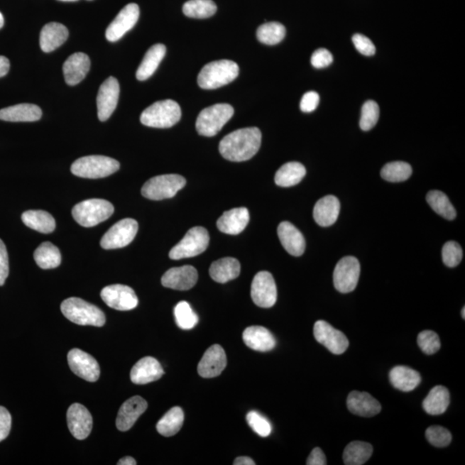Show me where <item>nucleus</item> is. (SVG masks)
Listing matches in <instances>:
<instances>
[{
	"label": "nucleus",
	"instance_id": "obj_50",
	"mask_svg": "<svg viewBox=\"0 0 465 465\" xmlns=\"http://www.w3.org/2000/svg\"><path fill=\"white\" fill-rule=\"evenodd\" d=\"M353 42L357 50L361 54L366 56L374 55L376 53V47L371 41L366 38V35L361 34H356L353 36Z\"/></svg>",
	"mask_w": 465,
	"mask_h": 465
},
{
	"label": "nucleus",
	"instance_id": "obj_52",
	"mask_svg": "<svg viewBox=\"0 0 465 465\" xmlns=\"http://www.w3.org/2000/svg\"><path fill=\"white\" fill-rule=\"evenodd\" d=\"M9 275V257L5 244L0 240V286L5 285Z\"/></svg>",
	"mask_w": 465,
	"mask_h": 465
},
{
	"label": "nucleus",
	"instance_id": "obj_51",
	"mask_svg": "<svg viewBox=\"0 0 465 465\" xmlns=\"http://www.w3.org/2000/svg\"><path fill=\"white\" fill-rule=\"evenodd\" d=\"M333 55L326 48H319L311 56V64L315 68L329 67L333 62Z\"/></svg>",
	"mask_w": 465,
	"mask_h": 465
},
{
	"label": "nucleus",
	"instance_id": "obj_45",
	"mask_svg": "<svg viewBox=\"0 0 465 465\" xmlns=\"http://www.w3.org/2000/svg\"><path fill=\"white\" fill-rule=\"evenodd\" d=\"M379 106L373 100L367 101L363 104L361 111V128L363 131H371L375 127L379 119Z\"/></svg>",
	"mask_w": 465,
	"mask_h": 465
},
{
	"label": "nucleus",
	"instance_id": "obj_49",
	"mask_svg": "<svg viewBox=\"0 0 465 465\" xmlns=\"http://www.w3.org/2000/svg\"><path fill=\"white\" fill-rule=\"evenodd\" d=\"M246 422L250 427L261 437H268L272 432V425L268 420L256 411H250L246 415Z\"/></svg>",
	"mask_w": 465,
	"mask_h": 465
},
{
	"label": "nucleus",
	"instance_id": "obj_43",
	"mask_svg": "<svg viewBox=\"0 0 465 465\" xmlns=\"http://www.w3.org/2000/svg\"><path fill=\"white\" fill-rule=\"evenodd\" d=\"M412 175V168L403 161H394L388 163L382 169L381 176L383 180L389 182H403L410 179Z\"/></svg>",
	"mask_w": 465,
	"mask_h": 465
},
{
	"label": "nucleus",
	"instance_id": "obj_60",
	"mask_svg": "<svg viewBox=\"0 0 465 465\" xmlns=\"http://www.w3.org/2000/svg\"><path fill=\"white\" fill-rule=\"evenodd\" d=\"M59 1H62V2H75V1H78V0H59Z\"/></svg>",
	"mask_w": 465,
	"mask_h": 465
},
{
	"label": "nucleus",
	"instance_id": "obj_42",
	"mask_svg": "<svg viewBox=\"0 0 465 465\" xmlns=\"http://www.w3.org/2000/svg\"><path fill=\"white\" fill-rule=\"evenodd\" d=\"M217 6L212 0H189L183 6L185 16L193 18H207L216 13Z\"/></svg>",
	"mask_w": 465,
	"mask_h": 465
},
{
	"label": "nucleus",
	"instance_id": "obj_38",
	"mask_svg": "<svg viewBox=\"0 0 465 465\" xmlns=\"http://www.w3.org/2000/svg\"><path fill=\"white\" fill-rule=\"evenodd\" d=\"M34 258L39 268L45 270L58 268L62 262L60 250L51 242L40 245L35 251Z\"/></svg>",
	"mask_w": 465,
	"mask_h": 465
},
{
	"label": "nucleus",
	"instance_id": "obj_14",
	"mask_svg": "<svg viewBox=\"0 0 465 465\" xmlns=\"http://www.w3.org/2000/svg\"><path fill=\"white\" fill-rule=\"evenodd\" d=\"M314 335L315 339L332 354H342L349 349V341L346 335L325 321L314 323Z\"/></svg>",
	"mask_w": 465,
	"mask_h": 465
},
{
	"label": "nucleus",
	"instance_id": "obj_34",
	"mask_svg": "<svg viewBox=\"0 0 465 465\" xmlns=\"http://www.w3.org/2000/svg\"><path fill=\"white\" fill-rule=\"evenodd\" d=\"M449 404L450 393L446 387L438 385L432 388L430 394L425 398L422 406L427 414L439 415L447 410Z\"/></svg>",
	"mask_w": 465,
	"mask_h": 465
},
{
	"label": "nucleus",
	"instance_id": "obj_37",
	"mask_svg": "<svg viewBox=\"0 0 465 465\" xmlns=\"http://www.w3.org/2000/svg\"><path fill=\"white\" fill-rule=\"evenodd\" d=\"M184 411L180 407H173L159 420L156 430L160 434L171 437L177 434L183 426Z\"/></svg>",
	"mask_w": 465,
	"mask_h": 465
},
{
	"label": "nucleus",
	"instance_id": "obj_4",
	"mask_svg": "<svg viewBox=\"0 0 465 465\" xmlns=\"http://www.w3.org/2000/svg\"><path fill=\"white\" fill-rule=\"evenodd\" d=\"M181 119L180 104L172 99L158 101L141 115V123L152 128H171Z\"/></svg>",
	"mask_w": 465,
	"mask_h": 465
},
{
	"label": "nucleus",
	"instance_id": "obj_41",
	"mask_svg": "<svg viewBox=\"0 0 465 465\" xmlns=\"http://www.w3.org/2000/svg\"><path fill=\"white\" fill-rule=\"evenodd\" d=\"M285 27L280 23L270 22L262 24L257 30L258 41L266 45H276L284 40Z\"/></svg>",
	"mask_w": 465,
	"mask_h": 465
},
{
	"label": "nucleus",
	"instance_id": "obj_39",
	"mask_svg": "<svg viewBox=\"0 0 465 465\" xmlns=\"http://www.w3.org/2000/svg\"><path fill=\"white\" fill-rule=\"evenodd\" d=\"M373 448L369 443L354 442L347 444L343 452L344 464L346 465H362L370 459Z\"/></svg>",
	"mask_w": 465,
	"mask_h": 465
},
{
	"label": "nucleus",
	"instance_id": "obj_7",
	"mask_svg": "<svg viewBox=\"0 0 465 465\" xmlns=\"http://www.w3.org/2000/svg\"><path fill=\"white\" fill-rule=\"evenodd\" d=\"M234 108L229 104L212 105L198 115L196 128L198 134L204 136H215L234 115Z\"/></svg>",
	"mask_w": 465,
	"mask_h": 465
},
{
	"label": "nucleus",
	"instance_id": "obj_36",
	"mask_svg": "<svg viewBox=\"0 0 465 465\" xmlns=\"http://www.w3.org/2000/svg\"><path fill=\"white\" fill-rule=\"evenodd\" d=\"M305 175V165L299 163H288L278 170L275 183L281 187H290L300 183Z\"/></svg>",
	"mask_w": 465,
	"mask_h": 465
},
{
	"label": "nucleus",
	"instance_id": "obj_56",
	"mask_svg": "<svg viewBox=\"0 0 465 465\" xmlns=\"http://www.w3.org/2000/svg\"><path fill=\"white\" fill-rule=\"evenodd\" d=\"M10 70V62L5 56H0V78L6 76Z\"/></svg>",
	"mask_w": 465,
	"mask_h": 465
},
{
	"label": "nucleus",
	"instance_id": "obj_20",
	"mask_svg": "<svg viewBox=\"0 0 465 465\" xmlns=\"http://www.w3.org/2000/svg\"><path fill=\"white\" fill-rule=\"evenodd\" d=\"M198 274L192 266L169 269L161 278V284L167 288L177 290H188L197 284Z\"/></svg>",
	"mask_w": 465,
	"mask_h": 465
},
{
	"label": "nucleus",
	"instance_id": "obj_22",
	"mask_svg": "<svg viewBox=\"0 0 465 465\" xmlns=\"http://www.w3.org/2000/svg\"><path fill=\"white\" fill-rule=\"evenodd\" d=\"M91 67V60L84 53H75L63 64L65 82L70 86H76L86 78Z\"/></svg>",
	"mask_w": 465,
	"mask_h": 465
},
{
	"label": "nucleus",
	"instance_id": "obj_46",
	"mask_svg": "<svg viewBox=\"0 0 465 465\" xmlns=\"http://www.w3.org/2000/svg\"><path fill=\"white\" fill-rule=\"evenodd\" d=\"M417 341L420 349L427 355L436 354L442 346L439 335L431 330H425L420 333Z\"/></svg>",
	"mask_w": 465,
	"mask_h": 465
},
{
	"label": "nucleus",
	"instance_id": "obj_17",
	"mask_svg": "<svg viewBox=\"0 0 465 465\" xmlns=\"http://www.w3.org/2000/svg\"><path fill=\"white\" fill-rule=\"evenodd\" d=\"M68 365L78 377L88 382H96L99 378V363L90 354L80 349H72L67 355Z\"/></svg>",
	"mask_w": 465,
	"mask_h": 465
},
{
	"label": "nucleus",
	"instance_id": "obj_61",
	"mask_svg": "<svg viewBox=\"0 0 465 465\" xmlns=\"http://www.w3.org/2000/svg\"><path fill=\"white\" fill-rule=\"evenodd\" d=\"M464 313H465V308H464H464H463V310H462V317H463L464 320V319H465V314H464Z\"/></svg>",
	"mask_w": 465,
	"mask_h": 465
},
{
	"label": "nucleus",
	"instance_id": "obj_5",
	"mask_svg": "<svg viewBox=\"0 0 465 465\" xmlns=\"http://www.w3.org/2000/svg\"><path fill=\"white\" fill-rule=\"evenodd\" d=\"M120 164L112 158L103 155H90L80 158L72 163V175L84 179H100L119 171Z\"/></svg>",
	"mask_w": 465,
	"mask_h": 465
},
{
	"label": "nucleus",
	"instance_id": "obj_27",
	"mask_svg": "<svg viewBox=\"0 0 465 465\" xmlns=\"http://www.w3.org/2000/svg\"><path fill=\"white\" fill-rule=\"evenodd\" d=\"M244 343L251 349L258 351H272L276 346V339L273 334L264 327L252 326L244 332Z\"/></svg>",
	"mask_w": 465,
	"mask_h": 465
},
{
	"label": "nucleus",
	"instance_id": "obj_31",
	"mask_svg": "<svg viewBox=\"0 0 465 465\" xmlns=\"http://www.w3.org/2000/svg\"><path fill=\"white\" fill-rule=\"evenodd\" d=\"M241 273V264L236 258H224L212 263L209 268L210 277L214 281L225 284L239 277Z\"/></svg>",
	"mask_w": 465,
	"mask_h": 465
},
{
	"label": "nucleus",
	"instance_id": "obj_53",
	"mask_svg": "<svg viewBox=\"0 0 465 465\" xmlns=\"http://www.w3.org/2000/svg\"><path fill=\"white\" fill-rule=\"evenodd\" d=\"M319 102H320V97L317 92H306L301 100V111L305 113L312 112L317 108Z\"/></svg>",
	"mask_w": 465,
	"mask_h": 465
},
{
	"label": "nucleus",
	"instance_id": "obj_47",
	"mask_svg": "<svg viewBox=\"0 0 465 465\" xmlns=\"http://www.w3.org/2000/svg\"><path fill=\"white\" fill-rule=\"evenodd\" d=\"M427 442L436 447H446L452 442V434L446 428L440 426H432L426 431Z\"/></svg>",
	"mask_w": 465,
	"mask_h": 465
},
{
	"label": "nucleus",
	"instance_id": "obj_8",
	"mask_svg": "<svg viewBox=\"0 0 465 465\" xmlns=\"http://www.w3.org/2000/svg\"><path fill=\"white\" fill-rule=\"evenodd\" d=\"M186 181L184 177L177 175H165L152 177L146 182L141 194L151 200H163L176 195L177 192L185 187Z\"/></svg>",
	"mask_w": 465,
	"mask_h": 465
},
{
	"label": "nucleus",
	"instance_id": "obj_3",
	"mask_svg": "<svg viewBox=\"0 0 465 465\" xmlns=\"http://www.w3.org/2000/svg\"><path fill=\"white\" fill-rule=\"evenodd\" d=\"M237 63L229 60H216L202 68L197 77L199 87L206 90H212L231 83L239 75Z\"/></svg>",
	"mask_w": 465,
	"mask_h": 465
},
{
	"label": "nucleus",
	"instance_id": "obj_29",
	"mask_svg": "<svg viewBox=\"0 0 465 465\" xmlns=\"http://www.w3.org/2000/svg\"><path fill=\"white\" fill-rule=\"evenodd\" d=\"M43 112L38 105L20 104L0 110V120L6 122H35L41 119Z\"/></svg>",
	"mask_w": 465,
	"mask_h": 465
},
{
	"label": "nucleus",
	"instance_id": "obj_10",
	"mask_svg": "<svg viewBox=\"0 0 465 465\" xmlns=\"http://www.w3.org/2000/svg\"><path fill=\"white\" fill-rule=\"evenodd\" d=\"M138 231V222L132 218H125L113 225L101 240L104 249L123 248L131 244Z\"/></svg>",
	"mask_w": 465,
	"mask_h": 465
},
{
	"label": "nucleus",
	"instance_id": "obj_21",
	"mask_svg": "<svg viewBox=\"0 0 465 465\" xmlns=\"http://www.w3.org/2000/svg\"><path fill=\"white\" fill-rule=\"evenodd\" d=\"M148 408V403L141 396H133L121 406L116 418L117 430L126 432L134 426L136 420Z\"/></svg>",
	"mask_w": 465,
	"mask_h": 465
},
{
	"label": "nucleus",
	"instance_id": "obj_11",
	"mask_svg": "<svg viewBox=\"0 0 465 465\" xmlns=\"http://www.w3.org/2000/svg\"><path fill=\"white\" fill-rule=\"evenodd\" d=\"M361 264L357 258L346 256L341 258L335 266L334 272V285L335 289L341 293H349L357 287Z\"/></svg>",
	"mask_w": 465,
	"mask_h": 465
},
{
	"label": "nucleus",
	"instance_id": "obj_59",
	"mask_svg": "<svg viewBox=\"0 0 465 465\" xmlns=\"http://www.w3.org/2000/svg\"><path fill=\"white\" fill-rule=\"evenodd\" d=\"M4 23H5V18H4L3 14L0 12V29H2Z\"/></svg>",
	"mask_w": 465,
	"mask_h": 465
},
{
	"label": "nucleus",
	"instance_id": "obj_28",
	"mask_svg": "<svg viewBox=\"0 0 465 465\" xmlns=\"http://www.w3.org/2000/svg\"><path fill=\"white\" fill-rule=\"evenodd\" d=\"M341 204L337 197L326 196L314 205V219L322 227H329L335 224L339 215Z\"/></svg>",
	"mask_w": 465,
	"mask_h": 465
},
{
	"label": "nucleus",
	"instance_id": "obj_35",
	"mask_svg": "<svg viewBox=\"0 0 465 465\" xmlns=\"http://www.w3.org/2000/svg\"><path fill=\"white\" fill-rule=\"evenodd\" d=\"M22 221L28 228L40 233L50 234L55 229L54 217L43 210H28L23 213Z\"/></svg>",
	"mask_w": 465,
	"mask_h": 465
},
{
	"label": "nucleus",
	"instance_id": "obj_33",
	"mask_svg": "<svg viewBox=\"0 0 465 465\" xmlns=\"http://www.w3.org/2000/svg\"><path fill=\"white\" fill-rule=\"evenodd\" d=\"M390 380L395 389L403 392L414 390L419 385L422 378L418 371L407 366H395L390 372Z\"/></svg>",
	"mask_w": 465,
	"mask_h": 465
},
{
	"label": "nucleus",
	"instance_id": "obj_25",
	"mask_svg": "<svg viewBox=\"0 0 465 465\" xmlns=\"http://www.w3.org/2000/svg\"><path fill=\"white\" fill-rule=\"evenodd\" d=\"M281 244L290 256H301L305 253L306 242L302 233L289 221H283L278 228Z\"/></svg>",
	"mask_w": 465,
	"mask_h": 465
},
{
	"label": "nucleus",
	"instance_id": "obj_32",
	"mask_svg": "<svg viewBox=\"0 0 465 465\" xmlns=\"http://www.w3.org/2000/svg\"><path fill=\"white\" fill-rule=\"evenodd\" d=\"M165 52H167V48L160 43L155 44L149 48L136 71L137 80L143 82V80L151 78L155 74L161 60L165 58Z\"/></svg>",
	"mask_w": 465,
	"mask_h": 465
},
{
	"label": "nucleus",
	"instance_id": "obj_30",
	"mask_svg": "<svg viewBox=\"0 0 465 465\" xmlns=\"http://www.w3.org/2000/svg\"><path fill=\"white\" fill-rule=\"evenodd\" d=\"M67 28L62 23H48L40 34V46L45 53H50L62 46L68 38Z\"/></svg>",
	"mask_w": 465,
	"mask_h": 465
},
{
	"label": "nucleus",
	"instance_id": "obj_54",
	"mask_svg": "<svg viewBox=\"0 0 465 465\" xmlns=\"http://www.w3.org/2000/svg\"><path fill=\"white\" fill-rule=\"evenodd\" d=\"M11 416L6 407L0 406V442L6 439L10 434Z\"/></svg>",
	"mask_w": 465,
	"mask_h": 465
},
{
	"label": "nucleus",
	"instance_id": "obj_57",
	"mask_svg": "<svg viewBox=\"0 0 465 465\" xmlns=\"http://www.w3.org/2000/svg\"><path fill=\"white\" fill-rule=\"evenodd\" d=\"M234 465H256V462L249 456H239L234 462Z\"/></svg>",
	"mask_w": 465,
	"mask_h": 465
},
{
	"label": "nucleus",
	"instance_id": "obj_18",
	"mask_svg": "<svg viewBox=\"0 0 465 465\" xmlns=\"http://www.w3.org/2000/svg\"><path fill=\"white\" fill-rule=\"evenodd\" d=\"M227 366V356L220 345H213L205 351L197 366L198 374L204 378H217Z\"/></svg>",
	"mask_w": 465,
	"mask_h": 465
},
{
	"label": "nucleus",
	"instance_id": "obj_9",
	"mask_svg": "<svg viewBox=\"0 0 465 465\" xmlns=\"http://www.w3.org/2000/svg\"><path fill=\"white\" fill-rule=\"evenodd\" d=\"M209 244V236L207 229L194 227L186 233L180 244L170 251L169 257L172 260L177 261L199 256L207 249Z\"/></svg>",
	"mask_w": 465,
	"mask_h": 465
},
{
	"label": "nucleus",
	"instance_id": "obj_24",
	"mask_svg": "<svg viewBox=\"0 0 465 465\" xmlns=\"http://www.w3.org/2000/svg\"><path fill=\"white\" fill-rule=\"evenodd\" d=\"M346 405L351 413L363 417H373L382 410L378 400L367 392H351L347 398Z\"/></svg>",
	"mask_w": 465,
	"mask_h": 465
},
{
	"label": "nucleus",
	"instance_id": "obj_2",
	"mask_svg": "<svg viewBox=\"0 0 465 465\" xmlns=\"http://www.w3.org/2000/svg\"><path fill=\"white\" fill-rule=\"evenodd\" d=\"M60 310L65 317L78 325L103 327L106 321L104 313L98 307L78 297L66 299Z\"/></svg>",
	"mask_w": 465,
	"mask_h": 465
},
{
	"label": "nucleus",
	"instance_id": "obj_15",
	"mask_svg": "<svg viewBox=\"0 0 465 465\" xmlns=\"http://www.w3.org/2000/svg\"><path fill=\"white\" fill-rule=\"evenodd\" d=\"M140 17V8L135 3L124 6L116 18L113 20L105 32L109 42L119 41L123 36L134 28Z\"/></svg>",
	"mask_w": 465,
	"mask_h": 465
},
{
	"label": "nucleus",
	"instance_id": "obj_55",
	"mask_svg": "<svg viewBox=\"0 0 465 465\" xmlns=\"http://www.w3.org/2000/svg\"><path fill=\"white\" fill-rule=\"evenodd\" d=\"M307 464L308 465H326L327 459L323 452L321 450V448L317 447L314 448L312 452H311L310 455L309 456L308 459H307Z\"/></svg>",
	"mask_w": 465,
	"mask_h": 465
},
{
	"label": "nucleus",
	"instance_id": "obj_16",
	"mask_svg": "<svg viewBox=\"0 0 465 465\" xmlns=\"http://www.w3.org/2000/svg\"><path fill=\"white\" fill-rule=\"evenodd\" d=\"M120 95V86L114 77H109L104 82L101 84L97 97V105H98V116L100 121L110 119L112 113L114 112L119 103Z\"/></svg>",
	"mask_w": 465,
	"mask_h": 465
},
{
	"label": "nucleus",
	"instance_id": "obj_6",
	"mask_svg": "<svg viewBox=\"0 0 465 465\" xmlns=\"http://www.w3.org/2000/svg\"><path fill=\"white\" fill-rule=\"evenodd\" d=\"M114 213V206L104 199H88L76 204L72 210L75 220L82 227L91 228L106 221Z\"/></svg>",
	"mask_w": 465,
	"mask_h": 465
},
{
	"label": "nucleus",
	"instance_id": "obj_44",
	"mask_svg": "<svg viewBox=\"0 0 465 465\" xmlns=\"http://www.w3.org/2000/svg\"><path fill=\"white\" fill-rule=\"evenodd\" d=\"M177 325L183 330L192 329L197 324L198 317L187 302L177 303L175 309Z\"/></svg>",
	"mask_w": 465,
	"mask_h": 465
},
{
	"label": "nucleus",
	"instance_id": "obj_40",
	"mask_svg": "<svg viewBox=\"0 0 465 465\" xmlns=\"http://www.w3.org/2000/svg\"><path fill=\"white\" fill-rule=\"evenodd\" d=\"M427 202L430 207L444 219L454 220L456 216L454 205L448 197L442 192L431 191L427 193Z\"/></svg>",
	"mask_w": 465,
	"mask_h": 465
},
{
	"label": "nucleus",
	"instance_id": "obj_26",
	"mask_svg": "<svg viewBox=\"0 0 465 465\" xmlns=\"http://www.w3.org/2000/svg\"><path fill=\"white\" fill-rule=\"evenodd\" d=\"M250 219L248 209L244 207L228 210L217 221V228L227 234H239L244 231Z\"/></svg>",
	"mask_w": 465,
	"mask_h": 465
},
{
	"label": "nucleus",
	"instance_id": "obj_1",
	"mask_svg": "<svg viewBox=\"0 0 465 465\" xmlns=\"http://www.w3.org/2000/svg\"><path fill=\"white\" fill-rule=\"evenodd\" d=\"M261 139V132L256 127L237 129L221 141L219 151L226 160L234 163L248 160L258 153Z\"/></svg>",
	"mask_w": 465,
	"mask_h": 465
},
{
	"label": "nucleus",
	"instance_id": "obj_23",
	"mask_svg": "<svg viewBox=\"0 0 465 465\" xmlns=\"http://www.w3.org/2000/svg\"><path fill=\"white\" fill-rule=\"evenodd\" d=\"M164 375V370L159 361L153 357L141 359L133 366L131 372V381L138 385L157 381Z\"/></svg>",
	"mask_w": 465,
	"mask_h": 465
},
{
	"label": "nucleus",
	"instance_id": "obj_58",
	"mask_svg": "<svg viewBox=\"0 0 465 465\" xmlns=\"http://www.w3.org/2000/svg\"><path fill=\"white\" fill-rule=\"evenodd\" d=\"M136 461L135 459H133L132 456H124L122 459L119 460V462L117 463L119 465H136Z\"/></svg>",
	"mask_w": 465,
	"mask_h": 465
},
{
	"label": "nucleus",
	"instance_id": "obj_19",
	"mask_svg": "<svg viewBox=\"0 0 465 465\" xmlns=\"http://www.w3.org/2000/svg\"><path fill=\"white\" fill-rule=\"evenodd\" d=\"M67 419L68 428L75 439L83 440L91 434L93 423L92 415L82 404H72L68 408Z\"/></svg>",
	"mask_w": 465,
	"mask_h": 465
},
{
	"label": "nucleus",
	"instance_id": "obj_13",
	"mask_svg": "<svg viewBox=\"0 0 465 465\" xmlns=\"http://www.w3.org/2000/svg\"><path fill=\"white\" fill-rule=\"evenodd\" d=\"M100 295L110 308L116 310H131L138 305V298L134 290L127 285H112L104 287Z\"/></svg>",
	"mask_w": 465,
	"mask_h": 465
},
{
	"label": "nucleus",
	"instance_id": "obj_12",
	"mask_svg": "<svg viewBox=\"0 0 465 465\" xmlns=\"http://www.w3.org/2000/svg\"><path fill=\"white\" fill-rule=\"evenodd\" d=\"M251 297L261 308H272L277 302L278 291L273 275L260 272L256 275L251 286Z\"/></svg>",
	"mask_w": 465,
	"mask_h": 465
},
{
	"label": "nucleus",
	"instance_id": "obj_48",
	"mask_svg": "<svg viewBox=\"0 0 465 465\" xmlns=\"http://www.w3.org/2000/svg\"><path fill=\"white\" fill-rule=\"evenodd\" d=\"M442 258L448 268H455L463 258V250L458 242L448 241L443 246Z\"/></svg>",
	"mask_w": 465,
	"mask_h": 465
}]
</instances>
